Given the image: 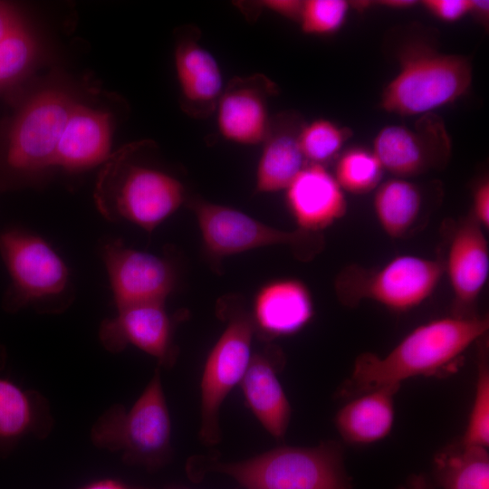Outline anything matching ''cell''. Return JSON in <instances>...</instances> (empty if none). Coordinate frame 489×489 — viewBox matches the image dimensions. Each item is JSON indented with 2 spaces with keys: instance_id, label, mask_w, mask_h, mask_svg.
Listing matches in <instances>:
<instances>
[{
  "instance_id": "obj_4",
  "label": "cell",
  "mask_w": 489,
  "mask_h": 489,
  "mask_svg": "<svg viewBox=\"0 0 489 489\" xmlns=\"http://www.w3.org/2000/svg\"><path fill=\"white\" fill-rule=\"evenodd\" d=\"M0 254L10 276L4 298L6 309L60 312L72 303L70 271L43 238L21 228L5 229L0 232Z\"/></svg>"
},
{
  "instance_id": "obj_20",
  "label": "cell",
  "mask_w": 489,
  "mask_h": 489,
  "mask_svg": "<svg viewBox=\"0 0 489 489\" xmlns=\"http://www.w3.org/2000/svg\"><path fill=\"white\" fill-rule=\"evenodd\" d=\"M281 358V351L275 348L253 354L240 382L247 406L276 438L284 436L291 418V406L277 377Z\"/></svg>"
},
{
  "instance_id": "obj_31",
  "label": "cell",
  "mask_w": 489,
  "mask_h": 489,
  "mask_svg": "<svg viewBox=\"0 0 489 489\" xmlns=\"http://www.w3.org/2000/svg\"><path fill=\"white\" fill-rule=\"evenodd\" d=\"M421 5L436 18L452 23L470 12V0H424Z\"/></svg>"
},
{
  "instance_id": "obj_6",
  "label": "cell",
  "mask_w": 489,
  "mask_h": 489,
  "mask_svg": "<svg viewBox=\"0 0 489 489\" xmlns=\"http://www.w3.org/2000/svg\"><path fill=\"white\" fill-rule=\"evenodd\" d=\"M246 489H352L341 446L322 442L313 447L281 446L248 459L213 463Z\"/></svg>"
},
{
  "instance_id": "obj_29",
  "label": "cell",
  "mask_w": 489,
  "mask_h": 489,
  "mask_svg": "<svg viewBox=\"0 0 489 489\" xmlns=\"http://www.w3.org/2000/svg\"><path fill=\"white\" fill-rule=\"evenodd\" d=\"M34 419L30 397L11 381L0 379V438L24 434Z\"/></svg>"
},
{
  "instance_id": "obj_28",
  "label": "cell",
  "mask_w": 489,
  "mask_h": 489,
  "mask_svg": "<svg viewBox=\"0 0 489 489\" xmlns=\"http://www.w3.org/2000/svg\"><path fill=\"white\" fill-rule=\"evenodd\" d=\"M485 335L480 345L477 377L473 406L468 423L460 440L465 445L488 447L489 445V365L488 343Z\"/></svg>"
},
{
  "instance_id": "obj_21",
  "label": "cell",
  "mask_w": 489,
  "mask_h": 489,
  "mask_svg": "<svg viewBox=\"0 0 489 489\" xmlns=\"http://www.w3.org/2000/svg\"><path fill=\"white\" fill-rule=\"evenodd\" d=\"M300 128L290 116L271 120L257 164L256 193L285 190L306 166L298 141Z\"/></svg>"
},
{
  "instance_id": "obj_18",
  "label": "cell",
  "mask_w": 489,
  "mask_h": 489,
  "mask_svg": "<svg viewBox=\"0 0 489 489\" xmlns=\"http://www.w3.org/2000/svg\"><path fill=\"white\" fill-rule=\"evenodd\" d=\"M298 229L321 233L347 212L345 192L324 165L308 164L285 189Z\"/></svg>"
},
{
  "instance_id": "obj_8",
  "label": "cell",
  "mask_w": 489,
  "mask_h": 489,
  "mask_svg": "<svg viewBox=\"0 0 489 489\" xmlns=\"http://www.w3.org/2000/svg\"><path fill=\"white\" fill-rule=\"evenodd\" d=\"M444 274L437 260L414 254L398 255L378 269L350 265L335 281L342 303L354 306L369 300L397 312L412 310L427 301Z\"/></svg>"
},
{
  "instance_id": "obj_12",
  "label": "cell",
  "mask_w": 489,
  "mask_h": 489,
  "mask_svg": "<svg viewBox=\"0 0 489 489\" xmlns=\"http://www.w3.org/2000/svg\"><path fill=\"white\" fill-rule=\"evenodd\" d=\"M372 151L384 170L405 178L445 163L450 140L440 119L423 115L415 129L389 125L377 134Z\"/></svg>"
},
{
  "instance_id": "obj_7",
  "label": "cell",
  "mask_w": 489,
  "mask_h": 489,
  "mask_svg": "<svg viewBox=\"0 0 489 489\" xmlns=\"http://www.w3.org/2000/svg\"><path fill=\"white\" fill-rule=\"evenodd\" d=\"M91 439L99 447L122 451L128 460L147 465L168 456L171 421L159 369L129 410L114 406L97 420Z\"/></svg>"
},
{
  "instance_id": "obj_15",
  "label": "cell",
  "mask_w": 489,
  "mask_h": 489,
  "mask_svg": "<svg viewBox=\"0 0 489 489\" xmlns=\"http://www.w3.org/2000/svg\"><path fill=\"white\" fill-rule=\"evenodd\" d=\"M199 39V31L195 27L180 32L174 63L182 109L191 117L204 119L215 112L225 86L216 57Z\"/></svg>"
},
{
  "instance_id": "obj_38",
  "label": "cell",
  "mask_w": 489,
  "mask_h": 489,
  "mask_svg": "<svg viewBox=\"0 0 489 489\" xmlns=\"http://www.w3.org/2000/svg\"><path fill=\"white\" fill-rule=\"evenodd\" d=\"M378 5H381L390 9H408L416 5L418 1L415 0H382L374 2Z\"/></svg>"
},
{
  "instance_id": "obj_19",
  "label": "cell",
  "mask_w": 489,
  "mask_h": 489,
  "mask_svg": "<svg viewBox=\"0 0 489 489\" xmlns=\"http://www.w3.org/2000/svg\"><path fill=\"white\" fill-rule=\"evenodd\" d=\"M312 293L304 283L285 278L272 281L256 293L251 312L258 333L265 340L294 334L312 319Z\"/></svg>"
},
{
  "instance_id": "obj_11",
  "label": "cell",
  "mask_w": 489,
  "mask_h": 489,
  "mask_svg": "<svg viewBox=\"0 0 489 489\" xmlns=\"http://www.w3.org/2000/svg\"><path fill=\"white\" fill-rule=\"evenodd\" d=\"M101 254L117 310L165 302L174 289L175 270L164 257L129 248L120 239L103 244Z\"/></svg>"
},
{
  "instance_id": "obj_30",
  "label": "cell",
  "mask_w": 489,
  "mask_h": 489,
  "mask_svg": "<svg viewBox=\"0 0 489 489\" xmlns=\"http://www.w3.org/2000/svg\"><path fill=\"white\" fill-rule=\"evenodd\" d=\"M350 4L344 0H305L299 17L302 32L311 35L336 33L343 25Z\"/></svg>"
},
{
  "instance_id": "obj_33",
  "label": "cell",
  "mask_w": 489,
  "mask_h": 489,
  "mask_svg": "<svg viewBox=\"0 0 489 489\" xmlns=\"http://www.w3.org/2000/svg\"><path fill=\"white\" fill-rule=\"evenodd\" d=\"M263 9H268L281 16L299 21L302 1L301 0H264L255 4Z\"/></svg>"
},
{
  "instance_id": "obj_36",
  "label": "cell",
  "mask_w": 489,
  "mask_h": 489,
  "mask_svg": "<svg viewBox=\"0 0 489 489\" xmlns=\"http://www.w3.org/2000/svg\"><path fill=\"white\" fill-rule=\"evenodd\" d=\"M398 489H435L431 482L423 475H413L409 476L405 484Z\"/></svg>"
},
{
  "instance_id": "obj_2",
  "label": "cell",
  "mask_w": 489,
  "mask_h": 489,
  "mask_svg": "<svg viewBox=\"0 0 489 489\" xmlns=\"http://www.w3.org/2000/svg\"><path fill=\"white\" fill-rule=\"evenodd\" d=\"M152 144L149 140L127 144L101 165L94 202L107 220L130 222L151 232L187 201L177 178L133 162L139 150Z\"/></svg>"
},
{
  "instance_id": "obj_9",
  "label": "cell",
  "mask_w": 489,
  "mask_h": 489,
  "mask_svg": "<svg viewBox=\"0 0 489 489\" xmlns=\"http://www.w3.org/2000/svg\"><path fill=\"white\" fill-rule=\"evenodd\" d=\"M187 206L196 216L208 255L220 260L252 249L286 245L296 258L309 261L324 245L321 233L272 227L235 208L190 198Z\"/></svg>"
},
{
  "instance_id": "obj_35",
  "label": "cell",
  "mask_w": 489,
  "mask_h": 489,
  "mask_svg": "<svg viewBox=\"0 0 489 489\" xmlns=\"http://www.w3.org/2000/svg\"><path fill=\"white\" fill-rule=\"evenodd\" d=\"M484 26L488 24L489 2L484 0H470V12Z\"/></svg>"
},
{
  "instance_id": "obj_27",
  "label": "cell",
  "mask_w": 489,
  "mask_h": 489,
  "mask_svg": "<svg viewBox=\"0 0 489 489\" xmlns=\"http://www.w3.org/2000/svg\"><path fill=\"white\" fill-rule=\"evenodd\" d=\"M350 135L347 128L327 119H316L301 126L298 141L306 162L323 165L340 152Z\"/></svg>"
},
{
  "instance_id": "obj_37",
  "label": "cell",
  "mask_w": 489,
  "mask_h": 489,
  "mask_svg": "<svg viewBox=\"0 0 489 489\" xmlns=\"http://www.w3.org/2000/svg\"><path fill=\"white\" fill-rule=\"evenodd\" d=\"M81 489H130L122 483L113 479H101L91 482Z\"/></svg>"
},
{
  "instance_id": "obj_1",
  "label": "cell",
  "mask_w": 489,
  "mask_h": 489,
  "mask_svg": "<svg viewBox=\"0 0 489 489\" xmlns=\"http://www.w3.org/2000/svg\"><path fill=\"white\" fill-rule=\"evenodd\" d=\"M488 328V317L476 315H452L422 324L383 357L370 352L358 356L340 394L354 398L384 386H400L412 377L438 373L484 337Z\"/></svg>"
},
{
  "instance_id": "obj_23",
  "label": "cell",
  "mask_w": 489,
  "mask_h": 489,
  "mask_svg": "<svg viewBox=\"0 0 489 489\" xmlns=\"http://www.w3.org/2000/svg\"><path fill=\"white\" fill-rule=\"evenodd\" d=\"M433 474L441 489H489L487 447L449 445L435 455Z\"/></svg>"
},
{
  "instance_id": "obj_25",
  "label": "cell",
  "mask_w": 489,
  "mask_h": 489,
  "mask_svg": "<svg viewBox=\"0 0 489 489\" xmlns=\"http://www.w3.org/2000/svg\"><path fill=\"white\" fill-rule=\"evenodd\" d=\"M37 55V41L24 19L0 42V91L22 81Z\"/></svg>"
},
{
  "instance_id": "obj_5",
  "label": "cell",
  "mask_w": 489,
  "mask_h": 489,
  "mask_svg": "<svg viewBox=\"0 0 489 489\" xmlns=\"http://www.w3.org/2000/svg\"><path fill=\"white\" fill-rule=\"evenodd\" d=\"M472 78L467 57L409 46L400 57L398 73L385 86L379 105L400 116L430 114L464 96Z\"/></svg>"
},
{
  "instance_id": "obj_24",
  "label": "cell",
  "mask_w": 489,
  "mask_h": 489,
  "mask_svg": "<svg viewBox=\"0 0 489 489\" xmlns=\"http://www.w3.org/2000/svg\"><path fill=\"white\" fill-rule=\"evenodd\" d=\"M421 205L418 187L400 177L379 184L373 199L376 219L383 232L391 238L406 235L417 222Z\"/></svg>"
},
{
  "instance_id": "obj_16",
  "label": "cell",
  "mask_w": 489,
  "mask_h": 489,
  "mask_svg": "<svg viewBox=\"0 0 489 489\" xmlns=\"http://www.w3.org/2000/svg\"><path fill=\"white\" fill-rule=\"evenodd\" d=\"M443 266L454 296L453 315L474 316L470 310L488 280L489 248L484 229L471 216L453 234Z\"/></svg>"
},
{
  "instance_id": "obj_13",
  "label": "cell",
  "mask_w": 489,
  "mask_h": 489,
  "mask_svg": "<svg viewBox=\"0 0 489 489\" xmlns=\"http://www.w3.org/2000/svg\"><path fill=\"white\" fill-rule=\"evenodd\" d=\"M277 92L276 84L260 73L233 78L215 110L222 137L244 146L262 143L272 120L268 101Z\"/></svg>"
},
{
  "instance_id": "obj_17",
  "label": "cell",
  "mask_w": 489,
  "mask_h": 489,
  "mask_svg": "<svg viewBox=\"0 0 489 489\" xmlns=\"http://www.w3.org/2000/svg\"><path fill=\"white\" fill-rule=\"evenodd\" d=\"M112 127L109 111L75 101L57 146L55 168L74 173L102 165L112 153Z\"/></svg>"
},
{
  "instance_id": "obj_10",
  "label": "cell",
  "mask_w": 489,
  "mask_h": 489,
  "mask_svg": "<svg viewBox=\"0 0 489 489\" xmlns=\"http://www.w3.org/2000/svg\"><path fill=\"white\" fill-rule=\"evenodd\" d=\"M221 309L226 325L206 358L200 382L199 437L206 446H215L220 441V408L246 371L255 333L251 312L236 300L225 301Z\"/></svg>"
},
{
  "instance_id": "obj_14",
  "label": "cell",
  "mask_w": 489,
  "mask_h": 489,
  "mask_svg": "<svg viewBox=\"0 0 489 489\" xmlns=\"http://www.w3.org/2000/svg\"><path fill=\"white\" fill-rule=\"evenodd\" d=\"M174 321L165 302L133 305L117 310L100 326V340L108 350L119 352L131 344L156 358L161 366H171L177 350L173 342Z\"/></svg>"
},
{
  "instance_id": "obj_34",
  "label": "cell",
  "mask_w": 489,
  "mask_h": 489,
  "mask_svg": "<svg viewBox=\"0 0 489 489\" xmlns=\"http://www.w3.org/2000/svg\"><path fill=\"white\" fill-rule=\"evenodd\" d=\"M24 19L16 5L0 1V42Z\"/></svg>"
},
{
  "instance_id": "obj_26",
  "label": "cell",
  "mask_w": 489,
  "mask_h": 489,
  "mask_svg": "<svg viewBox=\"0 0 489 489\" xmlns=\"http://www.w3.org/2000/svg\"><path fill=\"white\" fill-rule=\"evenodd\" d=\"M383 171L372 150L352 148L340 157L334 177L344 192L361 195L379 187Z\"/></svg>"
},
{
  "instance_id": "obj_3",
  "label": "cell",
  "mask_w": 489,
  "mask_h": 489,
  "mask_svg": "<svg viewBox=\"0 0 489 489\" xmlns=\"http://www.w3.org/2000/svg\"><path fill=\"white\" fill-rule=\"evenodd\" d=\"M75 101L44 89L0 124V190L24 187L55 168L57 146Z\"/></svg>"
},
{
  "instance_id": "obj_32",
  "label": "cell",
  "mask_w": 489,
  "mask_h": 489,
  "mask_svg": "<svg viewBox=\"0 0 489 489\" xmlns=\"http://www.w3.org/2000/svg\"><path fill=\"white\" fill-rule=\"evenodd\" d=\"M471 217L484 230L489 227V182L482 180L473 194Z\"/></svg>"
},
{
  "instance_id": "obj_22",
  "label": "cell",
  "mask_w": 489,
  "mask_h": 489,
  "mask_svg": "<svg viewBox=\"0 0 489 489\" xmlns=\"http://www.w3.org/2000/svg\"><path fill=\"white\" fill-rule=\"evenodd\" d=\"M398 388L399 385L384 386L351 398L335 417L340 436L357 445L386 437L393 426L394 396Z\"/></svg>"
}]
</instances>
